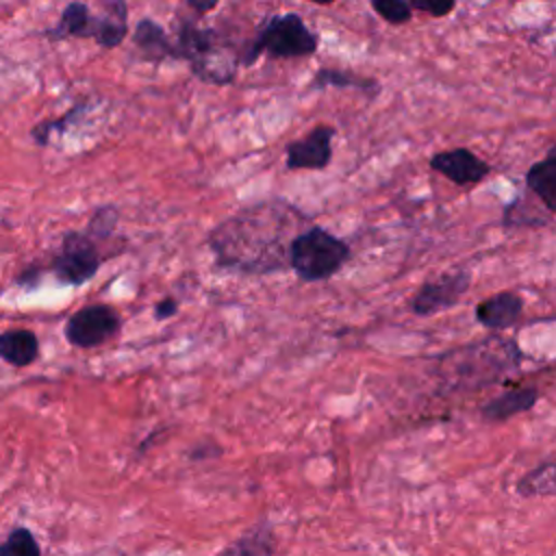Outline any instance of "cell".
I'll return each instance as SVG.
<instances>
[{
	"instance_id": "16",
	"label": "cell",
	"mask_w": 556,
	"mask_h": 556,
	"mask_svg": "<svg viewBox=\"0 0 556 556\" xmlns=\"http://www.w3.org/2000/svg\"><path fill=\"white\" fill-rule=\"evenodd\" d=\"M308 87L315 91L326 89V87L356 89L367 98H376L380 93V83L376 78L356 74L354 70H341V67H319Z\"/></svg>"
},
{
	"instance_id": "21",
	"label": "cell",
	"mask_w": 556,
	"mask_h": 556,
	"mask_svg": "<svg viewBox=\"0 0 556 556\" xmlns=\"http://www.w3.org/2000/svg\"><path fill=\"white\" fill-rule=\"evenodd\" d=\"M371 9L391 26L408 24L413 17V9L404 0H371Z\"/></svg>"
},
{
	"instance_id": "11",
	"label": "cell",
	"mask_w": 556,
	"mask_h": 556,
	"mask_svg": "<svg viewBox=\"0 0 556 556\" xmlns=\"http://www.w3.org/2000/svg\"><path fill=\"white\" fill-rule=\"evenodd\" d=\"M523 298L515 291H497L476 304V321L486 330L513 328L523 315Z\"/></svg>"
},
{
	"instance_id": "9",
	"label": "cell",
	"mask_w": 556,
	"mask_h": 556,
	"mask_svg": "<svg viewBox=\"0 0 556 556\" xmlns=\"http://www.w3.org/2000/svg\"><path fill=\"white\" fill-rule=\"evenodd\" d=\"M334 128L328 124L313 126L302 139H295L285 150V165L291 172L326 169L332 161Z\"/></svg>"
},
{
	"instance_id": "7",
	"label": "cell",
	"mask_w": 556,
	"mask_h": 556,
	"mask_svg": "<svg viewBox=\"0 0 556 556\" xmlns=\"http://www.w3.org/2000/svg\"><path fill=\"white\" fill-rule=\"evenodd\" d=\"M122 328L119 313L109 304H89L72 313L65 321V341L74 348L89 350L111 341Z\"/></svg>"
},
{
	"instance_id": "12",
	"label": "cell",
	"mask_w": 556,
	"mask_h": 556,
	"mask_svg": "<svg viewBox=\"0 0 556 556\" xmlns=\"http://www.w3.org/2000/svg\"><path fill=\"white\" fill-rule=\"evenodd\" d=\"M130 39H132V46L139 50L141 61L159 65L165 59H176V48H174L172 37L152 17H141L135 24Z\"/></svg>"
},
{
	"instance_id": "13",
	"label": "cell",
	"mask_w": 556,
	"mask_h": 556,
	"mask_svg": "<svg viewBox=\"0 0 556 556\" xmlns=\"http://www.w3.org/2000/svg\"><path fill=\"white\" fill-rule=\"evenodd\" d=\"M536 402H539V389L536 387L506 389L504 393L486 400L480 406V417L489 424H500V421H506L515 415L532 410L536 406Z\"/></svg>"
},
{
	"instance_id": "15",
	"label": "cell",
	"mask_w": 556,
	"mask_h": 556,
	"mask_svg": "<svg viewBox=\"0 0 556 556\" xmlns=\"http://www.w3.org/2000/svg\"><path fill=\"white\" fill-rule=\"evenodd\" d=\"M39 356V339L33 330L13 328L0 332V358L13 367H28Z\"/></svg>"
},
{
	"instance_id": "20",
	"label": "cell",
	"mask_w": 556,
	"mask_h": 556,
	"mask_svg": "<svg viewBox=\"0 0 556 556\" xmlns=\"http://www.w3.org/2000/svg\"><path fill=\"white\" fill-rule=\"evenodd\" d=\"M117 219H119V211H117L115 206H98V208L91 213L85 232L91 235L98 243H100V241H106V239L113 237L115 226H117Z\"/></svg>"
},
{
	"instance_id": "5",
	"label": "cell",
	"mask_w": 556,
	"mask_h": 556,
	"mask_svg": "<svg viewBox=\"0 0 556 556\" xmlns=\"http://www.w3.org/2000/svg\"><path fill=\"white\" fill-rule=\"evenodd\" d=\"M319 48V35L311 30L304 17L295 11L269 15L254 39L241 52V65L252 67L261 54L269 59H302L315 54Z\"/></svg>"
},
{
	"instance_id": "10",
	"label": "cell",
	"mask_w": 556,
	"mask_h": 556,
	"mask_svg": "<svg viewBox=\"0 0 556 556\" xmlns=\"http://www.w3.org/2000/svg\"><path fill=\"white\" fill-rule=\"evenodd\" d=\"M432 172L441 174L458 187H471L482 182L491 174V165L469 148H452L434 152L428 159Z\"/></svg>"
},
{
	"instance_id": "3",
	"label": "cell",
	"mask_w": 556,
	"mask_h": 556,
	"mask_svg": "<svg viewBox=\"0 0 556 556\" xmlns=\"http://www.w3.org/2000/svg\"><path fill=\"white\" fill-rule=\"evenodd\" d=\"M174 48L176 61H187L191 74L211 85H230L241 65L239 56L219 46V35L213 28L198 26L191 17H180Z\"/></svg>"
},
{
	"instance_id": "18",
	"label": "cell",
	"mask_w": 556,
	"mask_h": 556,
	"mask_svg": "<svg viewBox=\"0 0 556 556\" xmlns=\"http://www.w3.org/2000/svg\"><path fill=\"white\" fill-rule=\"evenodd\" d=\"M554 460H543L539 467L530 469L526 476L517 482V493L523 497H549L554 495Z\"/></svg>"
},
{
	"instance_id": "4",
	"label": "cell",
	"mask_w": 556,
	"mask_h": 556,
	"mask_svg": "<svg viewBox=\"0 0 556 556\" xmlns=\"http://www.w3.org/2000/svg\"><path fill=\"white\" fill-rule=\"evenodd\" d=\"M350 256V245L317 224L295 232L287 248V265L304 282H321L332 278L343 269Z\"/></svg>"
},
{
	"instance_id": "1",
	"label": "cell",
	"mask_w": 556,
	"mask_h": 556,
	"mask_svg": "<svg viewBox=\"0 0 556 556\" xmlns=\"http://www.w3.org/2000/svg\"><path fill=\"white\" fill-rule=\"evenodd\" d=\"M306 215L271 200L245 206L224 219L206 237L215 265L239 276H269L287 269L289 237Z\"/></svg>"
},
{
	"instance_id": "14",
	"label": "cell",
	"mask_w": 556,
	"mask_h": 556,
	"mask_svg": "<svg viewBox=\"0 0 556 556\" xmlns=\"http://www.w3.org/2000/svg\"><path fill=\"white\" fill-rule=\"evenodd\" d=\"M526 187L543 202L547 215L556 211V146L526 172Z\"/></svg>"
},
{
	"instance_id": "6",
	"label": "cell",
	"mask_w": 556,
	"mask_h": 556,
	"mask_svg": "<svg viewBox=\"0 0 556 556\" xmlns=\"http://www.w3.org/2000/svg\"><path fill=\"white\" fill-rule=\"evenodd\" d=\"M102 265L100 243L85 230H67L50 261V271L61 285L80 287L89 282Z\"/></svg>"
},
{
	"instance_id": "23",
	"label": "cell",
	"mask_w": 556,
	"mask_h": 556,
	"mask_svg": "<svg viewBox=\"0 0 556 556\" xmlns=\"http://www.w3.org/2000/svg\"><path fill=\"white\" fill-rule=\"evenodd\" d=\"M176 311H178V300H176V298H172V295L161 298V300L152 306V315H154V319H156V321H165V319L174 317V315H176Z\"/></svg>"
},
{
	"instance_id": "2",
	"label": "cell",
	"mask_w": 556,
	"mask_h": 556,
	"mask_svg": "<svg viewBox=\"0 0 556 556\" xmlns=\"http://www.w3.org/2000/svg\"><path fill=\"white\" fill-rule=\"evenodd\" d=\"M104 13L93 15L89 4L70 2L63 7L56 24L43 35L50 41L61 39H93L100 48L113 50L128 35V7L122 0L104 2Z\"/></svg>"
},
{
	"instance_id": "19",
	"label": "cell",
	"mask_w": 556,
	"mask_h": 556,
	"mask_svg": "<svg viewBox=\"0 0 556 556\" xmlns=\"http://www.w3.org/2000/svg\"><path fill=\"white\" fill-rule=\"evenodd\" d=\"M0 556H41V549L33 532L24 526H17L0 543Z\"/></svg>"
},
{
	"instance_id": "17",
	"label": "cell",
	"mask_w": 556,
	"mask_h": 556,
	"mask_svg": "<svg viewBox=\"0 0 556 556\" xmlns=\"http://www.w3.org/2000/svg\"><path fill=\"white\" fill-rule=\"evenodd\" d=\"M222 556H276V541L269 526L258 523L250 532L232 541Z\"/></svg>"
},
{
	"instance_id": "24",
	"label": "cell",
	"mask_w": 556,
	"mask_h": 556,
	"mask_svg": "<svg viewBox=\"0 0 556 556\" xmlns=\"http://www.w3.org/2000/svg\"><path fill=\"white\" fill-rule=\"evenodd\" d=\"M187 7L193 11V13H198V15H206V13H211V11H215L217 7H219V2L217 0H213V2H208V0H187Z\"/></svg>"
},
{
	"instance_id": "8",
	"label": "cell",
	"mask_w": 556,
	"mask_h": 556,
	"mask_svg": "<svg viewBox=\"0 0 556 556\" xmlns=\"http://www.w3.org/2000/svg\"><path fill=\"white\" fill-rule=\"evenodd\" d=\"M471 285V276L463 269L445 271L432 280H426L410 298L408 308L417 317H432L456 306Z\"/></svg>"
},
{
	"instance_id": "22",
	"label": "cell",
	"mask_w": 556,
	"mask_h": 556,
	"mask_svg": "<svg viewBox=\"0 0 556 556\" xmlns=\"http://www.w3.org/2000/svg\"><path fill=\"white\" fill-rule=\"evenodd\" d=\"M413 11H419V13H426L430 17H445L447 13H452L456 9V2L454 0H445V2H424V0H415V2H408Z\"/></svg>"
}]
</instances>
